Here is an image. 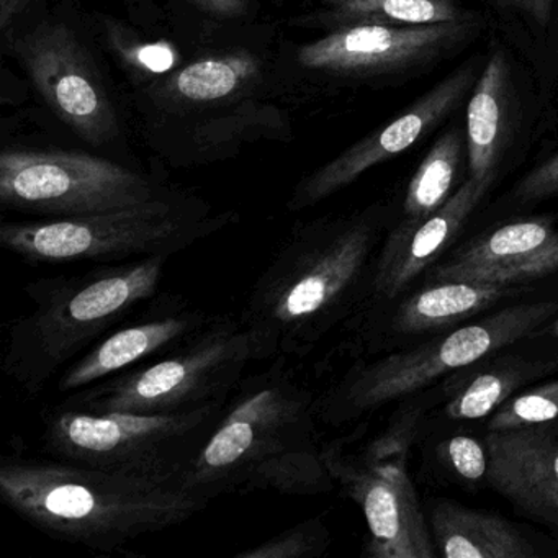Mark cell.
Returning <instances> with one entry per match:
<instances>
[{
  "instance_id": "1",
  "label": "cell",
  "mask_w": 558,
  "mask_h": 558,
  "mask_svg": "<svg viewBox=\"0 0 558 558\" xmlns=\"http://www.w3.org/2000/svg\"><path fill=\"white\" fill-rule=\"evenodd\" d=\"M316 420L313 391L289 359H274L238 384L178 485L208 501L231 493H329L335 480Z\"/></svg>"
},
{
  "instance_id": "2",
  "label": "cell",
  "mask_w": 558,
  "mask_h": 558,
  "mask_svg": "<svg viewBox=\"0 0 558 558\" xmlns=\"http://www.w3.org/2000/svg\"><path fill=\"white\" fill-rule=\"evenodd\" d=\"M374 241L368 215L316 218L290 230L240 313L256 362L312 354L354 300Z\"/></svg>"
},
{
  "instance_id": "3",
  "label": "cell",
  "mask_w": 558,
  "mask_h": 558,
  "mask_svg": "<svg viewBox=\"0 0 558 558\" xmlns=\"http://www.w3.org/2000/svg\"><path fill=\"white\" fill-rule=\"evenodd\" d=\"M0 499L44 534L90 550L119 551L184 524L210 501L153 482L51 459L0 460Z\"/></svg>"
},
{
  "instance_id": "4",
  "label": "cell",
  "mask_w": 558,
  "mask_h": 558,
  "mask_svg": "<svg viewBox=\"0 0 558 558\" xmlns=\"http://www.w3.org/2000/svg\"><path fill=\"white\" fill-rule=\"evenodd\" d=\"M169 256L96 264L25 287L27 315L9 325L2 371L38 395L74 361L161 292Z\"/></svg>"
},
{
  "instance_id": "5",
  "label": "cell",
  "mask_w": 558,
  "mask_h": 558,
  "mask_svg": "<svg viewBox=\"0 0 558 558\" xmlns=\"http://www.w3.org/2000/svg\"><path fill=\"white\" fill-rule=\"evenodd\" d=\"M238 221L236 211L214 215L201 198L171 194L83 217L5 221L0 246L28 264H117L172 257Z\"/></svg>"
},
{
  "instance_id": "6",
  "label": "cell",
  "mask_w": 558,
  "mask_h": 558,
  "mask_svg": "<svg viewBox=\"0 0 558 558\" xmlns=\"http://www.w3.org/2000/svg\"><path fill=\"white\" fill-rule=\"evenodd\" d=\"M254 359L240 315L218 313L178 348L61 403L96 413L171 414L223 403Z\"/></svg>"
},
{
  "instance_id": "7",
  "label": "cell",
  "mask_w": 558,
  "mask_h": 558,
  "mask_svg": "<svg viewBox=\"0 0 558 558\" xmlns=\"http://www.w3.org/2000/svg\"><path fill=\"white\" fill-rule=\"evenodd\" d=\"M225 404L136 414L96 413L58 403L41 413V449L63 462L178 485Z\"/></svg>"
},
{
  "instance_id": "8",
  "label": "cell",
  "mask_w": 558,
  "mask_h": 558,
  "mask_svg": "<svg viewBox=\"0 0 558 558\" xmlns=\"http://www.w3.org/2000/svg\"><path fill=\"white\" fill-rule=\"evenodd\" d=\"M554 303L519 305L496 313L478 325L463 326L413 352L391 355L349 372L341 384L316 397V416L329 424L344 423L372 408L420 390L447 372L466 367L524 338L554 312Z\"/></svg>"
},
{
  "instance_id": "9",
  "label": "cell",
  "mask_w": 558,
  "mask_h": 558,
  "mask_svg": "<svg viewBox=\"0 0 558 558\" xmlns=\"http://www.w3.org/2000/svg\"><path fill=\"white\" fill-rule=\"evenodd\" d=\"M174 194L142 172L87 153L0 155V204L32 217H83Z\"/></svg>"
},
{
  "instance_id": "10",
  "label": "cell",
  "mask_w": 558,
  "mask_h": 558,
  "mask_svg": "<svg viewBox=\"0 0 558 558\" xmlns=\"http://www.w3.org/2000/svg\"><path fill=\"white\" fill-rule=\"evenodd\" d=\"M332 480L361 506L368 527L367 554L375 558H436L433 532L417 502L397 440H380L361 457L325 447Z\"/></svg>"
},
{
  "instance_id": "11",
  "label": "cell",
  "mask_w": 558,
  "mask_h": 558,
  "mask_svg": "<svg viewBox=\"0 0 558 558\" xmlns=\"http://www.w3.org/2000/svg\"><path fill=\"white\" fill-rule=\"evenodd\" d=\"M480 32L476 15L429 25H357L328 32L296 51L300 66L345 80L400 77L429 66Z\"/></svg>"
},
{
  "instance_id": "12",
  "label": "cell",
  "mask_w": 558,
  "mask_h": 558,
  "mask_svg": "<svg viewBox=\"0 0 558 558\" xmlns=\"http://www.w3.org/2000/svg\"><path fill=\"white\" fill-rule=\"evenodd\" d=\"M54 116L94 146L112 142L119 116L102 77L70 27L45 22L12 44Z\"/></svg>"
},
{
  "instance_id": "13",
  "label": "cell",
  "mask_w": 558,
  "mask_h": 558,
  "mask_svg": "<svg viewBox=\"0 0 558 558\" xmlns=\"http://www.w3.org/2000/svg\"><path fill=\"white\" fill-rule=\"evenodd\" d=\"M472 64L457 70L421 97L390 125L365 136L328 165L299 182L287 202L289 211H302L357 181L364 172L407 151L421 136L436 129L462 102L473 84Z\"/></svg>"
},
{
  "instance_id": "14",
  "label": "cell",
  "mask_w": 558,
  "mask_h": 558,
  "mask_svg": "<svg viewBox=\"0 0 558 558\" xmlns=\"http://www.w3.org/2000/svg\"><path fill=\"white\" fill-rule=\"evenodd\" d=\"M210 318L181 293L159 292L140 312L107 332L57 378V390L71 395L117 377L178 348Z\"/></svg>"
},
{
  "instance_id": "15",
  "label": "cell",
  "mask_w": 558,
  "mask_h": 558,
  "mask_svg": "<svg viewBox=\"0 0 558 558\" xmlns=\"http://www.w3.org/2000/svg\"><path fill=\"white\" fill-rule=\"evenodd\" d=\"M485 440L489 485L558 532V440L534 427L489 430Z\"/></svg>"
},
{
  "instance_id": "16",
  "label": "cell",
  "mask_w": 558,
  "mask_h": 558,
  "mask_svg": "<svg viewBox=\"0 0 558 558\" xmlns=\"http://www.w3.org/2000/svg\"><path fill=\"white\" fill-rule=\"evenodd\" d=\"M558 269V231L544 221L498 228L434 270L439 282L509 286Z\"/></svg>"
},
{
  "instance_id": "17",
  "label": "cell",
  "mask_w": 558,
  "mask_h": 558,
  "mask_svg": "<svg viewBox=\"0 0 558 558\" xmlns=\"http://www.w3.org/2000/svg\"><path fill=\"white\" fill-rule=\"evenodd\" d=\"M492 181L470 178L429 217L420 223L400 228L381 253L372 290L384 299H395L401 290L407 289L408 283L420 276L459 233Z\"/></svg>"
},
{
  "instance_id": "18",
  "label": "cell",
  "mask_w": 558,
  "mask_h": 558,
  "mask_svg": "<svg viewBox=\"0 0 558 558\" xmlns=\"http://www.w3.org/2000/svg\"><path fill=\"white\" fill-rule=\"evenodd\" d=\"M260 68V61L247 51L201 58L156 84L153 99L169 113L221 107L246 94L259 80Z\"/></svg>"
},
{
  "instance_id": "19",
  "label": "cell",
  "mask_w": 558,
  "mask_h": 558,
  "mask_svg": "<svg viewBox=\"0 0 558 558\" xmlns=\"http://www.w3.org/2000/svg\"><path fill=\"white\" fill-rule=\"evenodd\" d=\"M430 532L437 555L447 558H529L535 550L506 519L453 501L430 509Z\"/></svg>"
},
{
  "instance_id": "20",
  "label": "cell",
  "mask_w": 558,
  "mask_h": 558,
  "mask_svg": "<svg viewBox=\"0 0 558 558\" xmlns=\"http://www.w3.org/2000/svg\"><path fill=\"white\" fill-rule=\"evenodd\" d=\"M508 84L505 54L495 53L480 76L466 110L470 178L493 179L505 133Z\"/></svg>"
},
{
  "instance_id": "21",
  "label": "cell",
  "mask_w": 558,
  "mask_h": 558,
  "mask_svg": "<svg viewBox=\"0 0 558 558\" xmlns=\"http://www.w3.org/2000/svg\"><path fill=\"white\" fill-rule=\"evenodd\" d=\"M473 17L457 0H326L312 15L318 27L332 32L357 25H429Z\"/></svg>"
},
{
  "instance_id": "22",
  "label": "cell",
  "mask_w": 558,
  "mask_h": 558,
  "mask_svg": "<svg viewBox=\"0 0 558 558\" xmlns=\"http://www.w3.org/2000/svg\"><path fill=\"white\" fill-rule=\"evenodd\" d=\"M502 293L505 287L493 283L439 282L408 299L398 308L393 325L401 332L440 328L486 308Z\"/></svg>"
},
{
  "instance_id": "23",
  "label": "cell",
  "mask_w": 558,
  "mask_h": 558,
  "mask_svg": "<svg viewBox=\"0 0 558 558\" xmlns=\"http://www.w3.org/2000/svg\"><path fill=\"white\" fill-rule=\"evenodd\" d=\"M460 149L462 142L459 132L452 130L440 136L439 142L427 153L408 185L404 197L408 225L420 223L446 204L456 179Z\"/></svg>"
},
{
  "instance_id": "24",
  "label": "cell",
  "mask_w": 558,
  "mask_h": 558,
  "mask_svg": "<svg viewBox=\"0 0 558 558\" xmlns=\"http://www.w3.org/2000/svg\"><path fill=\"white\" fill-rule=\"evenodd\" d=\"M331 534L322 518H308L267 541L238 551L236 558H318L328 551Z\"/></svg>"
},
{
  "instance_id": "25",
  "label": "cell",
  "mask_w": 558,
  "mask_h": 558,
  "mask_svg": "<svg viewBox=\"0 0 558 558\" xmlns=\"http://www.w3.org/2000/svg\"><path fill=\"white\" fill-rule=\"evenodd\" d=\"M515 381L518 375L512 372H489L480 375L450 401L447 416L452 420H478L488 416L514 390Z\"/></svg>"
},
{
  "instance_id": "26",
  "label": "cell",
  "mask_w": 558,
  "mask_h": 558,
  "mask_svg": "<svg viewBox=\"0 0 558 558\" xmlns=\"http://www.w3.org/2000/svg\"><path fill=\"white\" fill-rule=\"evenodd\" d=\"M558 417V381L514 398L489 421V430L522 429Z\"/></svg>"
},
{
  "instance_id": "27",
  "label": "cell",
  "mask_w": 558,
  "mask_h": 558,
  "mask_svg": "<svg viewBox=\"0 0 558 558\" xmlns=\"http://www.w3.org/2000/svg\"><path fill=\"white\" fill-rule=\"evenodd\" d=\"M447 457L463 478H482L488 470V453L472 437L457 436L447 442Z\"/></svg>"
},
{
  "instance_id": "28",
  "label": "cell",
  "mask_w": 558,
  "mask_h": 558,
  "mask_svg": "<svg viewBox=\"0 0 558 558\" xmlns=\"http://www.w3.org/2000/svg\"><path fill=\"white\" fill-rule=\"evenodd\" d=\"M555 192H558V156L548 159L519 184L518 197L522 201H537Z\"/></svg>"
},
{
  "instance_id": "29",
  "label": "cell",
  "mask_w": 558,
  "mask_h": 558,
  "mask_svg": "<svg viewBox=\"0 0 558 558\" xmlns=\"http://www.w3.org/2000/svg\"><path fill=\"white\" fill-rule=\"evenodd\" d=\"M501 11L518 12L527 17L535 27L545 28L550 22L555 0H493Z\"/></svg>"
},
{
  "instance_id": "30",
  "label": "cell",
  "mask_w": 558,
  "mask_h": 558,
  "mask_svg": "<svg viewBox=\"0 0 558 558\" xmlns=\"http://www.w3.org/2000/svg\"><path fill=\"white\" fill-rule=\"evenodd\" d=\"M189 2L210 17L220 19V21H236L250 9V0H189Z\"/></svg>"
},
{
  "instance_id": "31",
  "label": "cell",
  "mask_w": 558,
  "mask_h": 558,
  "mask_svg": "<svg viewBox=\"0 0 558 558\" xmlns=\"http://www.w3.org/2000/svg\"><path fill=\"white\" fill-rule=\"evenodd\" d=\"M24 4L25 0H0V31L8 32L11 28Z\"/></svg>"
},
{
  "instance_id": "32",
  "label": "cell",
  "mask_w": 558,
  "mask_h": 558,
  "mask_svg": "<svg viewBox=\"0 0 558 558\" xmlns=\"http://www.w3.org/2000/svg\"><path fill=\"white\" fill-rule=\"evenodd\" d=\"M555 332H557V336H558V322H557V326H555Z\"/></svg>"
}]
</instances>
